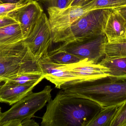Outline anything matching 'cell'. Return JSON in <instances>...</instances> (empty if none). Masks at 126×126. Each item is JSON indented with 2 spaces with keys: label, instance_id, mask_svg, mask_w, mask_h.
I'll use <instances>...</instances> for the list:
<instances>
[{
  "label": "cell",
  "instance_id": "obj_1",
  "mask_svg": "<svg viewBox=\"0 0 126 126\" xmlns=\"http://www.w3.org/2000/svg\"><path fill=\"white\" fill-rule=\"evenodd\" d=\"M102 107L86 98L70 96L60 91L47 106L42 126H87Z\"/></svg>",
  "mask_w": 126,
  "mask_h": 126
},
{
  "label": "cell",
  "instance_id": "obj_2",
  "mask_svg": "<svg viewBox=\"0 0 126 126\" xmlns=\"http://www.w3.org/2000/svg\"><path fill=\"white\" fill-rule=\"evenodd\" d=\"M61 89L68 95L88 99L101 107L118 106L126 101V77L67 82Z\"/></svg>",
  "mask_w": 126,
  "mask_h": 126
},
{
  "label": "cell",
  "instance_id": "obj_3",
  "mask_svg": "<svg viewBox=\"0 0 126 126\" xmlns=\"http://www.w3.org/2000/svg\"><path fill=\"white\" fill-rule=\"evenodd\" d=\"M23 41L0 44V78L3 82L21 75H43L37 61Z\"/></svg>",
  "mask_w": 126,
  "mask_h": 126
},
{
  "label": "cell",
  "instance_id": "obj_4",
  "mask_svg": "<svg viewBox=\"0 0 126 126\" xmlns=\"http://www.w3.org/2000/svg\"><path fill=\"white\" fill-rule=\"evenodd\" d=\"M113 9L92 10L80 17L65 29L52 34V42L65 43L101 35Z\"/></svg>",
  "mask_w": 126,
  "mask_h": 126
},
{
  "label": "cell",
  "instance_id": "obj_5",
  "mask_svg": "<svg viewBox=\"0 0 126 126\" xmlns=\"http://www.w3.org/2000/svg\"><path fill=\"white\" fill-rule=\"evenodd\" d=\"M52 91L47 86L38 92H32L15 104L9 110L0 115V126H21V122L32 118L51 99Z\"/></svg>",
  "mask_w": 126,
  "mask_h": 126
},
{
  "label": "cell",
  "instance_id": "obj_6",
  "mask_svg": "<svg viewBox=\"0 0 126 126\" xmlns=\"http://www.w3.org/2000/svg\"><path fill=\"white\" fill-rule=\"evenodd\" d=\"M107 41L106 36L104 33L62 43L53 50H64L81 60L88 59L93 63H97L105 56L104 47Z\"/></svg>",
  "mask_w": 126,
  "mask_h": 126
},
{
  "label": "cell",
  "instance_id": "obj_7",
  "mask_svg": "<svg viewBox=\"0 0 126 126\" xmlns=\"http://www.w3.org/2000/svg\"><path fill=\"white\" fill-rule=\"evenodd\" d=\"M23 42L29 47L37 61L48 53L52 42V33L48 18L45 13H43L29 35Z\"/></svg>",
  "mask_w": 126,
  "mask_h": 126
},
{
  "label": "cell",
  "instance_id": "obj_8",
  "mask_svg": "<svg viewBox=\"0 0 126 126\" xmlns=\"http://www.w3.org/2000/svg\"><path fill=\"white\" fill-rule=\"evenodd\" d=\"M38 63L45 78L54 84L57 89H61L62 86L67 82L80 81L78 77L68 71L66 64L54 62L48 53L41 57Z\"/></svg>",
  "mask_w": 126,
  "mask_h": 126
},
{
  "label": "cell",
  "instance_id": "obj_9",
  "mask_svg": "<svg viewBox=\"0 0 126 126\" xmlns=\"http://www.w3.org/2000/svg\"><path fill=\"white\" fill-rule=\"evenodd\" d=\"M49 21L52 34L65 29L90 9L83 6H74L66 9L48 7Z\"/></svg>",
  "mask_w": 126,
  "mask_h": 126
},
{
  "label": "cell",
  "instance_id": "obj_10",
  "mask_svg": "<svg viewBox=\"0 0 126 126\" xmlns=\"http://www.w3.org/2000/svg\"><path fill=\"white\" fill-rule=\"evenodd\" d=\"M43 10L36 0L30 1L19 9L13 17L19 24L24 39L29 35Z\"/></svg>",
  "mask_w": 126,
  "mask_h": 126
},
{
  "label": "cell",
  "instance_id": "obj_11",
  "mask_svg": "<svg viewBox=\"0 0 126 126\" xmlns=\"http://www.w3.org/2000/svg\"><path fill=\"white\" fill-rule=\"evenodd\" d=\"M69 72L78 77L80 81L97 80L109 76V69L99 63H93L85 59L78 63L66 64Z\"/></svg>",
  "mask_w": 126,
  "mask_h": 126
},
{
  "label": "cell",
  "instance_id": "obj_12",
  "mask_svg": "<svg viewBox=\"0 0 126 126\" xmlns=\"http://www.w3.org/2000/svg\"><path fill=\"white\" fill-rule=\"evenodd\" d=\"M36 86L37 84L23 85L4 83L0 86V103L12 106L32 93Z\"/></svg>",
  "mask_w": 126,
  "mask_h": 126
},
{
  "label": "cell",
  "instance_id": "obj_13",
  "mask_svg": "<svg viewBox=\"0 0 126 126\" xmlns=\"http://www.w3.org/2000/svg\"><path fill=\"white\" fill-rule=\"evenodd\" d=\"M108 42L126 37V20L116 8H113L104 29Z\"/></svg>",
  "mask_w": 126,
  "mask_h": 126
},
{
  "label": "cell",
  "instance_id": "obj_14",
  "mask_svg": "<svg viewBox=\"0 0 126 126\" xmlns=\"http://www.w3.org/2000/svg\"><path fill=\"white\" fill-rule=\"evenodd\" d=\"M24 40L18 23L12 24L0 28V44L7 45Z\"/></svg>",
  "mask_w": 126,
  "mask_h": 126
},
{
  "label": "cell",
  "instance_id": "obj_15",
  "mask_svg": "<svg viewBox=\"0 0 126 126\" xmlns=\"http://www.w3.org/2000/svg\"><path fill=\"white\" fill-rule=\"evenodd\" d=\"M99 63L109 69L108 77L114 78L126 77V57L111 59L103 58Z\"/></svg>",
  "mask_w": 126,
  "mask_h": 126
},
{
  "label": "cell",
  "instance_id": "obj_16",
  "mask_svg": "<svg viewBox=\"0 0 126 126\" xmlns=\"http://www.w3.org/2000/svg\"><path fill=\"white\" fill-rule=\"evenodd\" d=\"M104 58L107 59L126 57V37L107 42L104 47Z\"/></svg>",
  "mask_w": 126,
  "mask_h": 126
},
{
  "label": "cell",
  "instance_id": "obj_17",
  "mask_svg": "<svg viewBox=\"0 0 126 126\" xmlns=\"http://www.w3.org/2000/svg\"><path fill=\"white\" fill-rule=\"evenodd\" d=\"M120 105L102 107L87 126H110L113 117Z\"/></svg>",
  "mask_w": 126,
  "mask_h": 126
},
{
  "label": "cell",
  "instance_id": "obj_18",
  "mask_svg": "<svg viewBox=\"0 0 126 126\" xmlns=\"http://www.w3.org/2000/svg\"><path fill=\"white\" fill-rule=\"evenodd\" d=\"M126 6V0H86L81 6L90 10L103 9H113Z\"/></svg>",
  "mask_w": 126,
  "mask_h": 126
},
{
  "label": "cell",
  "instance_id": "obj_19",
  "mask_svg": "<svg viewBox=\"0 0 126 126\" xmlns=\"http://www.w3.org/2000/svg\"><path fill=\"white\" fill-rule=\"evenodd\" d=\"M48 55L52 60L61 64H70L82 60L78 56L63 50H53L48 52Z\"/></svg>",
  "mask_w": 126,
  "mask_h": 126
},
{
  "label": "cell",
  "instance_id": "obj_20",
  "mask_svg": "<svg viewBox=\"0 0 126 126\" xmlns=\"http://www.w3.org/2000/svg\"><path fill=\"white\" fill-rule=\"evenodd\" d=\"M44 78H45L43 74H25L9 78L4 82L20 85H37Z\"/></svg>",
  "mask_w": 126,
  "mask_h": 126
},
{
  "label": "cell",
  "instance_id": "obj_21",
  "mask_svg": "<svg viewBox=\"0 0 126 126\" xmlns=\"http://www.w3.org/2000/svg\"><path fill=\"white\" fill-rule=\"evenodd\" d=\"M29 1H22L18 3L0 4V17L13 16L20 8L26 4Z\"/></svg>",
  "mask_w": 126,
  "mask_h": 126
},
{
  "label": "cell",
  "instance_id": "obj_22",
  "mask_svg": "<svg viewBox=\"0 0 126 126\" xmlns=\"http://www.w3.org/2000/svg\"><path fill=\"white\" fill-rule=\"evenodd\" d=\"M110 126H126V101L118 108Z\"/></svg>",
  "mask_w": 126,
  "mask_h": 126
},
{
  "label": "cell",
  "instance_id": "obj_23",
  "mask_svg": "<svg viewBox=\"0 0 126 126\" xmlns=\"http://www.w3.org/2000/svg\"><path fill=\"white\" fill-rule=\"evenodd\" d=\"M48 7H55L63 9L69 7L71 0H42Z\"/></svg>",
  "mask_w": 126,
  "mask_h": 126
},
{
  "label": "cell",
  "instance_id": "obj_24",
  "mask_svg": "<svg viewBox=\"0 0 126 126\" xmlns=\"http://www.w3.org/2000/svg\"><path fill=\"white\" fill-rule=\"evenodd\" d=\"M18 23L13 16L0 17V28L12 24Z\"/></svg>",
  "mask_w": 126,
  "mask_h": 126
},
{
  "label": "cell",
  "instance_id": "obj_25",
  "mask_svg": "<svg viewBox=\"0 0 126 126\" xmlns=\"http://www.w3.org/2000/svg\"><path fill=\"white\" fill-rule=\"evenodd\" d=\"M39 124L31 118H27L21 122V126H39Z\"/></svg>",
  "mask_w": 126,
  "mask_h": 126
},
{
  "label": "cell",
  "instance_id": "obj_26",
  "mask_svg": "<svg viewBox=\"0 0 126 126\" xmlns=\"http://www.w3.org/2000/svg\"><path fill=\"white\" fill-rule=\"evenodd\" d=\"M86 0H71L70 6H81Z\"/></svg>",
  "mask_w": 126,
  "mask_h": 126
},
{
  "label": "cell",
  "instance_id": "obj_27",
  "mask_svg": "<svg viewBox=\"0 0 126 126\" xmlns=\"http://www.w3.org/2000/svg\"><path fill=\"white\" fill-rule=\"evenodd\" d=\"M121 13L126 20V6L115 8Z\"/></svg>",
  "mask_w": 126,
  "mask_h": 126
},
{
  "label": "cell",
  "instance_id": "obj_28",
  "mask_svg": "<svg viewBox=\"0 0 126 126\" xmlns=\"http://www.w3.org/2000/svg\"><path fill=\"white\" fill-rule=\"evenodd\" d=\"M24 0H0V4L8 3H18V2Z\"/></svg>",
  "mask_w": 126,
  "mask_h": 126
},
{
  "label": "cell",
  "instance_id": "obj_29",
  "mask_svg": "<svg viewBox=\"0 0 126 126\" xmlns=\"http://www.w3.org/2000/svg\"><path fill=\"white\" fill-rule=\"evenodd\" d=\"M1 113H2V112H1V107H0V115Z\"/></svg>",
  "mask_w": 126,
  "mask_h": 126
},
{
  "label": "cell",
  "instance_id": "obj_30",
  "mask_svg": "<svg viewBox=\"0 0 126 126\" xmlns=\"http://www.w3.org/2000/svg\"><path fill=\"white\" fill-rule=\"evenodd\" d=\"M2 82H3L2 80H1V78H0V84Z\"/></svg>",
  "mask_w": 126,
  "mask_h": 126
},
{
  "label": "cell",
  "instance_id": "obj_31",
  "mask_svg": "<svg viewBox=\"0 0 126 126\" xmlns=\"http://www.w3.org/2000/svg\"><path fill=\"white\" fill-rule=\"evenodd\" d=\"M25 0L28 1H30L32 0Z\"/></svg>",
  "mask_w": 126,
  "mask_h": 126
},
{
  "label": "cell",
  "instance_id": "obj_32",
  "mask_svg": "<svg viewBox=\"0 0 126 126\" xmlns=\"http://www.w3.org/2000/svg\"><path fill=\"white\" fill-rule=\"evenodd\" d=\"M36 0V1H38V0Z\"/></svg>",
  "mask_w": 126,
  "mask_h": 126
}]
</instances>
